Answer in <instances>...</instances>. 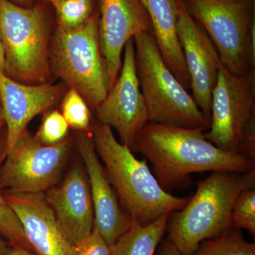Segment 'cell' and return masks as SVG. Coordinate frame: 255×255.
<instances>
[{"instance_id": "cell-28", "label": "cell", "mask_w": 255, "mask_h": 255, "mask_svg": "<svg viewBox=\"0 0 255 255\" xmlns=\"http://www.w3.org/2000/svg\"><path fill=\"white\" fill-rule=\"evenodd\" d=\"M5 69V52L2 38L0 33V71L4 72Z\"/></svg>"}, {"instance_id": "cell-9", "label": "cell", "mask_w": 255, "mask_h": 255, "mask_svg": "<svg viewBox=\"0 0 255 255\" xmlns=\"http://www.w3.org/2000/svg\"><path fill=\"white\" fill-rule=\"evenodd\" d=\"M70 148L68 137L47 145L25 130L3 158L0 187L12 192L44 194L56 184Z\"/></svg>"}, {"instance_id": "cell-21", "label": "cell", "mask_w": 255, "mask_h": 255, "mask_svg": "<svg viewBox=\"0 0 255 255\" xmlns=\"http://www.w3.org/2000/svg\"><path fill=\"white\" fill-rule=\"evenodd\" d=\"M54 6L58 27L64 30L80 27L93 14V0H64Z\"/></svg>"}, {"instance_id": "cell-27", "label": "cell", "mask_w": 255, "mask_h": 255, "mask_svg": "<svg viewBox=\"0 0 255 255\" xmlns=\"http://www.w3.org/2000/svg\"><path fill=\"white\" fill-rule=\"evenodd\" d=\"M8 244V242L0 233V255H9L10 248Z\"/></svg>"}, {"instance_id": "cell-26", "label": "cell", "mask_w": 255, "mask_h": 255, "mask_svg": "<svg viewBox=\"0 0 255 255\" xmlns=\"http://www.w3.org/2000/svg\"><path fill=\"white\" fill-rule=\"evenodd\" d=\"M159 255H182L176 246L168 238L160 242L158 249Z\"/></svg>"}, {"instance_id": "cell-32", "label": "cell", "mask_w": 255, "mask_h": 255, "mask_svg": "<svg viewBox=\"0 0 255 255\" xmlns=\"http://www.w3.org/2000/svg\"><path fill=\"white\" fill-rule=\"evenodd\" d=\"M47 1L52 3L53 5L57 4V3L60 2V1H64V0H46Z\"/></svg>"}, {"instance_id": "cell-25", "label": "cell", "mask_w": 255, "mask_h": 255, "mask_svg": "<svg viewBox=\"0 0 255 255\" xmlns=\"http://www.w3.org/2000/svg\"><path fill=\"white\" fill-rule=\"evenodd\" d=\"M73 255H112L111 248L94 229L90 236L73 246Z\"/></svg>"}, {"instance_id": "cell-16", "label": "cell", "mask_w": 255, "mask_h": 255, "mask_svg": "<svg viewBox=\"0 0 255 255\" xmlns=\"http://www.w3.org/2000/svg\"><path fill=\"white\" fill-rule=\"evenodd\" d=\"M6 202L17 216L26 239L37 255H73L44 194L5 191Z\"/></svg>"}, {"instance_id": "cell-23", "label": "cell", "mask_w": 255, "mask_h": 255, "mask_svg": "<svg viewBox=\"0 0 255 255\" xmlns=\"http://www.w3.org/2000/svg\"><path fill=\"white\" fill-rule=\"evenodd\" d=\"M231 226L255 234V189H246L238 196L231 212Z\"/></svg>"}, {"instance_id": "cell-24", "label": "cell", "mask_w": 255, "mask_h": 255, "mask_svg": "<svg viewBox=\"0 0 255 255\" xmlns=\"http://www.w3.org/2000/svg\"><path fill=\"white\" fill-rule=\"evenodd\" d=\"M68 128V122L63 114L53 110L45 115L35 136L42 144L55 145L66 137Z\"/></svg>"}, {"instance_id": "cell-17", "label": "cell", "mask_w": 255, "mask_h": 255, "mask_svg": "<svg viewBox=\"0 0 255 255\" xmlns=\"http://www.w3.org/2000/svg\"><path fill=\"white\" fill-rule=\"evenodd\" d=\"M150 16L152 34L164 61L188 91L191 80L177 36L176 0H140Z\"/></svg>"}, {"instance_id": "cell-8", "label": "cell", "mask_w": 255, "mask_h": 255, "mask_svg": "<svg viewBox=\"0 0 255 255\" xmlns=\"http://www.w3.org/2000/svg\"><path fill=\"white\" fill-rule=\"evenodd\" d=\"M98 18V13H95L75 29L58 27L50 50L51 70L94 110L107 95Z\"/></svg>"}, {"instance_id": "cell-6", "label": "cell", "mask_w": 255, "mask_h": 255, "mask_svg": "<svg viewBox=\"0 0 255 255\" xmlns=\"http://www.w3.org/2000/svg\"><path fill=\"white\" fill-rule=\"evenodd\" d=\"M210 121L209 142L255 161V69L236 75L220 63Z\"/></svg>"}, {"instance_id": "cell-1", "label": "cell", "mask_w": 255, "mask_h": 255, "mask_svg": "<svg viewBox=\"0 0 255 255\" xmlns=\"http://www.w3.org/2000/svg\"><path fill=\"white\" fill-rule=\"evenodd\" d=\"M142 154L153 167L155 177L164 190L186 183L196 172H249L255 161L221 150L209 142L204 132L148 122L130 147Z\"/></svg>"}, {"instance_id": "cell-30", "label": "cell", "mask_w": 255, "mask_h": 255, "mask_svg": "<svg viewBox=\"0 0 255 255\" xmlns=\"http://www.w3.org/2000/svg\"><path fill=\"white\" fill-rule=\"evenodd\" d=\"M33 0H13V3L22 7H30Z\"/></svg>"}, {"instance_id": "cell-22", "label": "cell", "mask_w": 255, "mask_h": 255, "mask_svg": "<svg viewBox=\"0 0 255 255\" xmlns=\"http://www.w3.org/2000/svg\"><path fill=\"white\" fill-rule=\"evenodd\" d=\"M62 114L69 127L86 132L91 129V116L88 105L81 95L74 89L65 92L62 102Z\"/></svg>"}, {"instance_id": "cell-31", "label": "cell", "mask_w": 255, "mask_h": 255, "mask_svg": "<svg viewBox=\"0 0 255 255\" xmlns=\"http://www.w3.org/2000/svg\"><path fill=\"white\" fill-rule=\"evenodd\" d=\"M5 124L4 114H3L2 107H1V102H0V128Z\"/></svg>"}, {"instance_id": "cell-29", "label": "cell", "mask_w": 255, "mask_h": 255, "mask_svg": "<svg viewBox=\"0 0 255 255\" xmlns=\"http://www.w3.org/2000/svg\"><path fill=\"white\" fill-rule=\"evenodd\" d=\"M9 255H36L31 252L26 251V250L23 249L21 248H18V247H12L11 249H10Z\"/></svg>"}, {"instance_id": "cell-19", "label": "cell", "mask_w": 255, "mask_h": 255, "mask_svg": "<svg viewBox=\"0 0 255 255\" xmlns=\"http://www.w3.org/2000/svg\"><path fill=\"white\" fill-rule=\"evenodd\" d=\"M191 255H255V244L246 241L241 230L232 227L201 242Z\"/></svg>"}, {"instance_id": "cell-15", "label": "cell", "mask_w": 255, "mask_h": 255, "mask_svg": "<svg viewBox=\"0 0 255 255\" xmlns=\"http://www.w3.org/2000/svg\"><path fill=\"white\" fill-rule=\"evenodd\" d=\"M45 194L57 223L72 246L91 234L95 212L86 172L74 166L59 185H54Z\"/></svg>"}, {"instance_id": "cell-3", "label": "cell", "mask_w": 255, "mask_h": 255, "mask_svg": "<svg viewBox=\"0 0 255 255\" xmlns=\"http://www.w3.org/2000/svg\"><path fill=\"white\" fill-rule=\"evenodd\" d=\"M187 205L169 215L166 232L182 255H191L201 242L222 234L231 226L238 196L255 187V169L249 172L214 171L196 184Z\"/></svg>"}, {"instance_id": "cell-10", "label": "cell", "mask_w": 255, "mask_h": 255, "mask_svg": "<svg viewBox=\"0 0 255 255\" xmlns=\"http://www.w3.org/2000/svg\"><path fill=\"white\" fill-rule=\"evenodd\" d=\"M124 52L120 75L95 110L97 120L115 128L120 142L130 147L148 123V116L137 78L133 39L128 41Z\"/></svg>"}, {"instance_id": "cell-7", "label": "cell", "mask_w": 255, "mask_h": 255, "mask_svg": "<svg viewBox=\"0 0 255 255\" xmlns=\"http://www.w3.org/2000/svg\"><path fill=\"white\" fill-rule=\"evenodd\" d=\"M0 33L4 73L26 85L47 83L51 71L49 32L41 8L22 7L9 0H0Z\"/></svg>"}, {"instance_id": "cell-13", "label": "cell", "mask_w": 255, "mask_h": 255, "mask_svg": "<svg viewBox=\"0 0 255 255\" xmlns=\"http://www.w3.org/2000/svg\"><path fill=\"white\" fill-rule=\"evenodd\" d=\"M66 90L63 84L20 83L0 71V102L6 126L2 159L26 130L32 119L54 106Z\"/></svg>"}, {"instance_id": "cell-11", "label": "cell", "mask_w": 255, "mask_h": 255, "mask_svg": "<svg viewBox=\"0 0 255 255\" xmlns=\"http://www.w3.org/2000/svg\"><path fill=\"white\" fill-rule=\"evenodd\" d=\"M99 40L108 92L118 78L128 41L144 32L152 33V26L140 0H99Z\"/></svg>"}, {"instance_id": "cell-20", "label": "cell", "mask_w": 255, "mask_h": 255, "mask_svg": "<svg viewBox=\"0 0 255 255\" xmlns=\"http://www.w3.org/2000/svg\"><path fill=\"white\" fill-rule=\"evenodd\" d=\"M4 149V146L0 145V159H2ZM1 189L0 187V233L11 247H18L33 253L19 220L6 202Z\"/></svg>"}, {"instance_id": "cell-5", "label": "cell", "mask_w": 255, "mask_h": 255, "mask_svg": "<svg viewBox=\"0 0 255 255\" xmlns=\"http://www.w3.org/2000/svg\"><path fill=\"white\" fill-rule=\"evenodd\" d=\"M182 1L228 71L242 75L255 69V0Z\"/></svg>"}, {"instance_id": "cell-2", "label": "cell", "mask_w": 255, "mask_h": 255, "mask_svg": "<svg viewBox=\"0 0 255 255\" xmlns=\"http://www.w3.org/2000/svg\"><path fill=\"white\" fill-rule=\"evenodd\" d=\"M91 130L95 150L105 164L109 180L124 212L132 220L145 226L187 205L190 197H178L164 190L146 159H137L128 146L116 139L112 128L97 120Z\"/></svg>"}, {"instance_id": "cell-4", "label": "cell", "mask_w": 255, "mask_h": 255, "mask_svg": "<svg viewBox=\"0 0 255 255\" xmlns=\"http://www.w3.org/2000/svg\"><path fill=\"white\" fill-rule=\"evenodd\" d=\"M135 65L148 122L206 131L211 121L171 72L150 32L134 37Z\"/></svg>"}, {"instance_id": "cell-14", "label": "cell", "mask_w": 255, "mask_h": 255, "mask_svg": "<svg viewBox=\"0 0 255 255\" xmlns=\"http://www.w3.org/2000/svg\"><path fill=\"white\" fill-rule=\"evenodd\" d=\"M78 149L90 184L95 212L94 229L109 246H113L130 228L131 218L121 208L117 194L99 159L92 134H80Z\"/></svg>"}, {"instance_id": "cell-18", "label": "cell", "mask_w": 255, "mask_h": 255, "mask_svg": "<svg viewBox=\"0 0 255 255\" xmlns=\"http://www.w3.org/2000/svg\"><path fill=\"white\" fill-rule=\"evenodd\" d=\"M170 214L162 216L145 226L132 220L128 230L113 246L112 255H154L156 248L166 233Z\"/></svg>"}, {"instance_id": "cell-12", "label": "cell", "mask_w": 255, "mask_h": 255, "mask_svg": "<svg viewBox=\"0 0 255 255\" xmlns=\"http://www.w3.org/2000/svg\"><path fill=\"white\" fill-rule=\"evenodd\" d=\"M177 29L191 80L192 97L203 113L211 119L212 92L221 60L206 32L188 12L182 0H176Z\"/></svg>"}]
</instances>
